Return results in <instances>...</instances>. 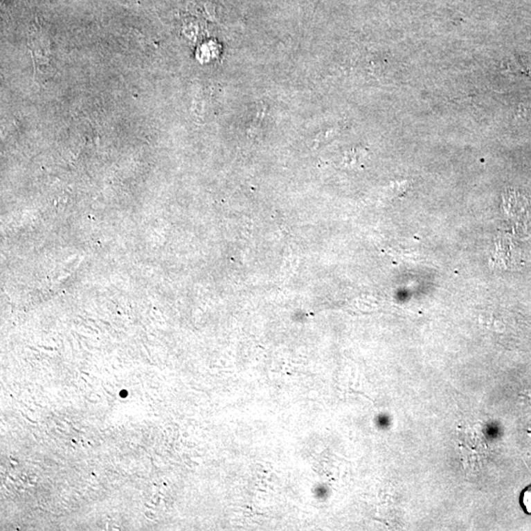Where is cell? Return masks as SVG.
<instances>
[{
  "instance_id": "obj_1",
  "label": "cell",
  "mask_w": 531,
  "mask_h": 531,
  "mask_svg": "<svg viewBox=\"0 0 531 531\" xmlns=\"http://www.w3.org/2000/svg\"><path fill=\"white\" fill-rule=\"evenodd\" d=\"M33 56L35 60V66L37 70L41 69L44 72V69H48L51 65V43H42V42L32 41L30 43Z\"/></svg>"
},
{
  "instance_id": "obj_2",
  "label": "cell",
  "mask_w": 531,
  "mask_h": 531,
  "mask_svg": "<svg viewBox=\"0 0 531 531\" xmlns=\"http://www.w3.org/2000/svg\"><path fill=\"white\" fill-rule=\"evenodd\" d=\"M519 505L528 516H531V484L526 486L519 495Z\"/></svg>"
}]
</instances>
